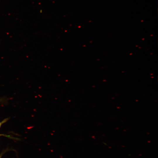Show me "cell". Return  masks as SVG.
<instances>
[{
	"instance_id": "cell-1",
	"label": "cell",
	"mask_w": 158,
	"mask_h": 158,
	"mask_svg": "<svg viewBox=\"0 0 158 158\" xmlns=\"http://www.w3.org/2000/svg\"><path fill=\"white\" fill-rule=\"evenodd\" d=\"M8 120L7 118H6L5 119H4V120H3L2 121L0 122V128L1 126V125L5 123V122H6L7 120Z\"/></svg>"
},
{
	"instance_id": "cell-2",
	"label": "cell",
	"mask_w": 158,
	"mask_h": 158,
	"mask_svg": "<svg viewBox=\"0 0 158 158\" xmlns=\"http://www.w3.org/2000/svg\"></svg>"
}]
</instances>
